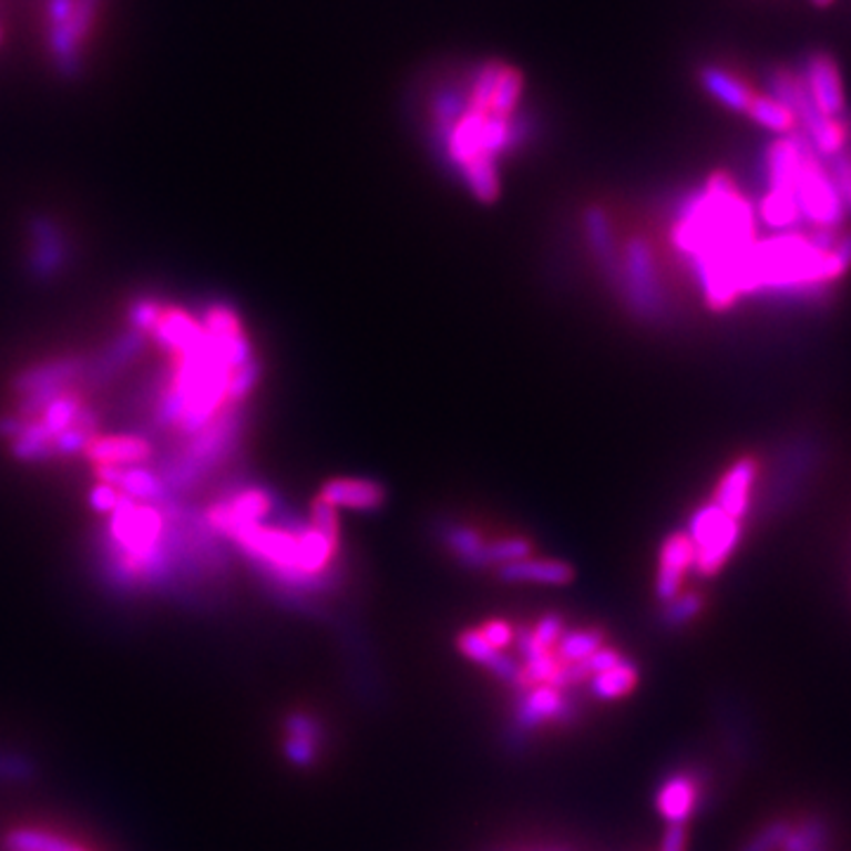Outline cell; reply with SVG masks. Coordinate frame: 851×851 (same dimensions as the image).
Returning a JSON list of instances; mask_svg holds the SVG:
<instances>
[{"instance_id": "6da1fadb", "label": "cell", "mask_w": 851, "mask_h": 851, "mask_svg": "<svg viewBox=\"0 0 851 851\" xmlns=\"http://www.w3.org/2000/svg\"><path fill=\"white\" fill-rule=\"evenodd\" d=\"M757 208L724 171L709 175L705 187L681 204L671 244L690 258L712 310L731 308L740 298L742 258L757 239Z\"/></svg>"}, {"instance_id": "7a4b0ae2", "label": "cell", "mask_w": 851, "mask_h": 851, "mask_svg": "<svg viewBox=\"0 0 851 851\" xmlns=\"http://www.w3.org/2000/svg\"><path fill=\"white\" fill-rule=\"evenodd\" d=\"M851 265V235L816 229L813 237L780 233L755 239L742 258L740 296L757 291H797L835 281Z\"/></svg>"}, {"instance_id": "3957f363", "label": "cell", "mask_w": 851, "mask_h": 851, "mask_svg": "<svg viewBox=\"0 0 851 851\" xmlns=\"http://www.w3.org/2000/svg\"><path fill=\"white\" fill-rule=\"evenodd\" d=\"M102 6L104 0H45V52L52 71L60 79L76 81L83 76L88 43L93 39Z\"/></svg>"}, {"instance_id": "277c9868", "label": "cell", "mask_w": 851, "mask_h": 851, "mask_svg": "<svg viewBox=\"0 0 851 851\" xmlns=\"http://www.w3.org/2000/svg\"><path fill=\"white\" fill-rule=\"evenodd\" d=\"M686 532L696 546L694 571L703 577H715L738 548L742 527L740 521L709 502L690 516Z\"/></svg>"}, {"instance_id": "5b68a950", "label": "cell", "mask_w": 851, "mask_h": 851, "mask_svg": "<svg viewBox=\"0 0 851 851\" xmlns=\"http://www.w3.org/2000/svg\"><path fill=\"white\" fill-rule=\"evenodd\" d=\"M794 199L800 206L802 221L811 223L816 229H835L844 221V204L835 183H832L830 173L821 164V156L811 150L809 142L794 177Z\"/></svg>"}, {"instance_id": "8992f818", "label": "cell", "mask_w": 851, "mask_h": 851, "mask_svg": "<svg viewBox=\"0 0 851 851\" xmlns=\"http://www.w3.org/2000/svg\"><path fill=\"white\" fill-rule=\"evenodd\" d=\"M623 281L629 306L638 317L658 319L663 315V287L653 248L646 239L632 237L623 252Z\"/></svg>"}, {"instance_id": "52a82bcc", "label": "cell", "mask_w": 851, "mask_h": 851, "mask_svg": "<svg viewBox=\"0 0 851 851\" xmlns=\"http://www.w3.org/2000/svg\"><path fill=\"white\" fill-rule=\"evenodd\" d=\"M580 707L573 698H565V690L548 684H530L516 690V703L511 709V726L523 734H532L546 724H567L575 719Z\"/></svg>"}, {"instance_id": "ba28073f", "label": "cell", "mask_w": 851, "mask_h": 851, "mask_svg": "<svg viewBox=\"0 0 851 851\" xmlns=\"http://www.w3.org/2000/svg\"><path fill=\"white\" fill-rule=\"evenodd\" d=\"M696 565V546L688 532L679 530L663 542L658 554V573H655V598L667 603L681 594L686 575Z\"/></svg>"}, {"instance_id": "9c48e42d", "label": "cell", "mask_w": 851, "mask_h": 851, "mask_svg": "<svg viewBox=\"0 0 851 851\" xmlns=\"http://www.w3.org/2000/svg\"><path fill=\"white\" fill-rule=\"evenodd\" d=\"M457 650L464 655L466 660H471L473 665L483 667L490 674H494L496 679H500L506 686H511L513 690L530 686V679L525 677L521 663L516 658H511V655H506L504 650L490 646L485 638H483V634L478 632V629L459 632V636H457Z\"/></svg>"}, {"instance_id": "30bf717a", "label": "cell", "mask_w": 851, "mask_h": 851, "mask_svg": "<svg viewBox=\"0 0 851 851\" xmlns=\"http://www.w3.org/2000/svg\"><path fill=\"white\" fill-rule=\"evenodd\" d=\"M802 81L807 85L811 102L821 114L830 119H840L844 114L847 104H844L842 79H840V69L835 62H832V58L823 55V52L811 55L804 66Z\"/></svg>"}, {"instance_id": "8fae6325", "label": "cell", "mask_w": 851, "mask_h": 851, "mask_svg": "<svg viewBox=\"0 0 851 851\" xmlns=\"http://www.w3.org/2000/svg\"><path fill=\"white\" fill-rule=\"evenodd\" d=\"M700 778L679 771L663 780L658 794H655V809L667 826H686L690 816L700 809Z\"/></svg>"}, {"instance_id": "7c38bea8", "label": "cell", "mask_w": 851, "mask_h": 851, "mask_svg": "<svg viewBox=\"0 0 851 851\" xmlns=\"http://www.w3.org/2000/svg\"><path fill=\"white\" fill-rule=\"evenodd\" d=\"M504 584H540V587H567L575 582V567L561 558L525 556L521 561L496 567Z\"/></svg>"}, {"instance_id": "4fadbf2b", "label": "cell", "mask_w": 851, "mask_h": 851, "mask_svg": "<svg viewBox=\"0 0 851 851\" xmlns=\"http://www.w3.org/2000/svg\"><path fill=\"white\" fill-rule=\"evenodd\" d=\"M757 481V461L752 457H742L726 469L715 492V504L729 513L731 519L742 521L748 516L752 502V488Z\"/></svg>"}, {"instance_id": "5bb4252c", "label": "cell", "mask_w": 851, "mask_h": 851, "mask_svg": "<svg viewBox=\"0 0 851 851\" xmlns=\"http://www.w3.org/2000/svg\"><path fill=\"white\" fill-rule=\"evenodd\" d=\"M386 488L369 478H331L317 496L336 511H377L386 504Z\"/></svg>"}, {"instance_id": "9a60e30c", "label": "cell", "mask_w": 851, "mask_h": 851, "mask_svg": "<svg viewBox=\"0 0 851 851\" xmlns=\"http://www.w3.org/2000/svg\"><path fill=\"white\" fill-rule=\"evenodd\" d=\"M807 150L802 133H790L771 142L767 150V181L771 192H794V177Z\"/></svg>"}, {"instance_id": "2e32d148", "label": "cell", "mask_w": 851, "mask_h": 851, "mask_svg": "<svg viewBox=\"0 0 851 851\" xmlns=\"http://www.w3.org/2000/svg\"><path fill=\"white\" fill-rule=\"evenodd\" d=\"M100 471L131 469L150 457V442L137 435H104L93 438L85 448Z\"/></svg>"}, {"instance_id": "e0dca14e", "label": "cell", "mask_w": 851, "mask_h": 851, "mask_svg": "<svg viewBox=\"0 0 851 851\" xmlns=\"http://www.w3.org/2000/svg\"><path fill=\"white\" fill-rule=\"evenodd\" d=\"M700 83L709 95L731 112H748L752 98L757 95L748 83L736 79L731 71H726L721 66H703Z\"/></svg>"}, {"instance_id": "ac0fdd59", "label": "cell", "mask_w": 851, "mask_h": 851, "mask_svg": "<svg viewBox=\"0 0 851 851\" xmlns=\"http://www.w3.org/2000/svg\"><path fill=\"white\" fill-rule=\"evenodd\" d=\"M638 679H642L638 665L634 660L625 658L619 665L601 671V674H594V677L589 679V694L601 703L623 700L638 686Z\"/></svg>"}, {"instance_id": "d6986e66", "label": "cell", "mask_w": 851, "mask_h": 851, "mask_svg": "<svg viewBox=\"0 0 851 851\" xmlns=\"http://www.w3.org/2000/svg\"><path fill=\"white\" fill-rule=\"evenodd\" d=\"M757 221L765 223L773 233H788V229L802 223L800 206H797L794 192H767L759 202Z\"/></svg>"}, {"instance_id": "ffe728a7", "label": "cell", "mask_w": 851, "mask_h": 851, "mask_svg": "<svg viewBox=\"0 0 851 851\" xmlns=\"http://www.w3.org/2000/svg\"><path fill=\"white\" fill-rule=\"evenodd\" d=\"M532 556V542L525 537H500L485 542L481 552L466 565L471 571H485V567H502L506 563Z\"/></svg>"}, {"instance_id": "44dd1931", "label": "cell", "mask_w": 851, "mask_h": 851, "mask_svg": "<svg viewBox=\"0 0 851 851\" xmlns=\"http://www.w3.org/2000/svg\"><path fill=\"white\" fill-rule=\"evenodd\" d=\"M745 114H748L757 126L767 129L771 133L790 135L792 131H797V116L792 114V110H788L786 104H780L778 100L767 95H755Z\"/></svg>"}, {"instance_id": "7402d4cb", "label": "cell", "mask_w": 851, "mask_h": 851, "mask_svg": "<svg viewBox=\"0 0 851 851\" xmlns=\"http://www.w3.org/2000/svg\"><path fill=\"white\" fill-rule=\"evenodd\" d=\"M461 177L473 192V197L483 204H492L500 199V175H496L494 158L490 156H475L471 164L461 168Z\"/></svg>"}, {"instance_id": "603a6c76", "label": "cell", "mask_w": 851, "mask_h": 851, "mask_svg": "<svg viewBox=\"0 0 851 851\" xmlns=\"http://www.w3.org/2000/svg\"><path fill=\"white\" fill-rule=\"evenodd\" d=\"M606 646V634L601 629H565L556 644V655L563 665L587 660L592 653Z\"/></svg>"}, {"instance_id": "cb8c5ba5", "label": "cell", "mask_w": 851, "mask_h": 851, "mask_svg": "<svg viewBox=\"0 0 851 851\" xmlns=\"http://www.w3.org/2000/svg\"><path fill=\"white\" fill-rule=\"evenodd\" d=\"M584 225H587V235L594 246V254L601 258V263H606L608 268H615L617 263V248L613 239V229L608 223V216L601 208L592 206L584 216Z\"/></svg>"}, {"instance_id": "d4e9b609", "label": "cell", "mask_w": 851, "mask_h": 851, "mask_svg": "<svg viewBox=\"0 0 851 851\" xmlns=\"http://www.w3.org/2000/svg\"><path fill=\"white\" fill-rule=\"evenodd\" d=\"M521 93H523V74L519 69L502 64L500 79H496V88L490 102V114L511 116L521 100Z\"/></svg>"}, {"instance_id": "484cf974", "label": "cell", "mask_w": 851, "mask_h": 851, "mask_svg": "<svg viewBox=\"0 0 851 851\" xmlns=\"http://www.w3.org/2000/svg\"><path fill=\"white\" fill-rule=\"evenodd\" d=\"M442 542H445V546L454 554V558L466 567L473 561V556L481 552L488 540H483L481 532H475L473 527L454 523L442 530Z\"/></svg>"}, {"instance_id": "4316f807", "label": "cell", "mask_w": 851, "mask_h": 851, "mask_svg": "<svg viewBox=\"0 0 851 851\" xmlns=\"http://www.w3.org/2000/svg\"><path fill=\"white\" fill-rule=\"evenodd\" d=\"M703 613V596L698 592H681L677 598L663 603L660 623L667 629H681Z\"/></svg>"}, {"instance_id": "83f0119b", "label": "cell", "mask_w": 851, "mask_h": 851, "mask_svg": "<svg viewBox=\"0 0 851 851\" xmlns=\"http://www.w3.org/2000/svg\"><path fill=\"white\" fill-rule=\"evenodd\" d=\"M500 71H502V64L500 62H488L481 71H478L475 76V83H473V91L466 100V110H473V112H490V102H492V95H494V88H496V79H500Z\"/></svg>"}, {"instance_id": "f1b7e54d", "label": "cell", "mask_w": 851, "mask_h": 851, "mask_svg": "<svg viewBox=\"0 0 851 851\" xmlns=\"http://www.w3.org/2000/svg\"><path fill=\"white\" fill-rule=\"evenodd\" d=\"M788 830H790V821L786 819L771 821L761 830H757L755 835L740 847V851H778L788 835Z\"/></svg>"}, {"instance_id": "f546056e", "label": "cell", "mask_w": 851, "mask_h": 851, "mask_svg": "<svg viewBox=\"0 0 851 851\" xmlns=\"http://www.w3.org/2000/svg\"><path fill=\"white\" fill-rule=\"evenodd\" d=\"M12 851H81L71 842L45 835V832H20L12 842Z\"/></svg>"}, {"instance_id": "4dcf8cb0", "label": "cell", "mask_w": 851, "mask_h": 851, "mask_svg": "<svg viewBox=\"0 0 851 851\" xmlns=\"http://www.w3.org/2000/svg\"><path fill=\"white\" fill-rule=\"evenodd\" d=\"M830 177L844 204V211H851V152H840L830 158Z\"/></svg>"}, {"instance_id": "1f68e13d", "label": "cell", "mask_w": 851, "mask_h": 851, "mask_svg": "<svg viewBox=\"0 0 851 851\" xmlns=\"http://www.w3.org/2000/svg\"><path fill=\"white\" fill-rule=\"evenodd\" d=\"M563 632H565V619L556 613H548L540 619L535 629H532V638H535L540 646L554 650L558 644V638L563 636Z\"/></svg>"}, {"instance_id": "d6a6232c", "label": "cell", "mask_w": 851, "mask_h": 851, "mask_svg": "<svg viewBox=\"0 0 851 851\" xmlns=\"http://www.w3.org/2000/svg\"><path fill=\"white\" fill-rule=\"evenodd\" d=\"M478 632L483 634V638H485L490 646L500 648V650L509 648L513 642H516V629H513V625L506 623V619H500V617L485 619L483 627L478 629Z\"/></svg>"}, {"instance_id": "836d02e7", "label": "cell", "mask_w": 851, "mask_h": 851, "mask_svg": "<svg viewBox=\"0 0 851 851\" xmlns=\"http://www.w3.org/2000/svg\"><path fill=\"white\" fill-rule=\"evenodd\" d=\"M623 660H625V655L619 653L617 648H611V646H601L596 653H592V655H589L587 660H580V665H582L584 674H587V681H589V679L594 677V674L606 671V669H611V667L619 665V663H623Z\"/></svg>"}, {"instance_id": "e575fe53", "label": "cell", "mask_w": 851, "mask_h": 851, "mask_svg": "<svg viewBox=\"0 0 851 851\" xmlns=\"http://www.w3.org/2000/svg\"><path fill=\"white\" fill-rule=\"evenodd\" d=\"M688 832L686 826H667L660 840V851H686Z\"/></svg>"}, {"instance_id": "d590c367", "label": "cell", "mask_w": 851, "mask_h": 851, "mask_svg": "<svg viewBox=\"0 0 851 851\" xmlns=\"http://www.w3.org/2000/svg\"><path fill=\"white\" fill-rule=\"evenodd\" d=\"M811 3H813L816 8H828V6L832 3V0H811Z\"/></svg>"}, {"instance_id": "8d00e7d4", "label": "cell", "mask_w": 851, "mask_h": 851, "mask_svg": "<svg viewBox=\"0 0 851 851\" xmlns=\"http://www.w3.org/2000/svg\"><path fill=\"white\" fill-rule=\"evenodd\" d=\"M542 851H565V849H542Z\"/></svg>"}, {"instance_id": "74e56055", "label": "cell", "mask_w": 851, "mask_h": 851, "mask_svg": "<svg viewBox=\"0 0 851 851\" xmlns=\"http://www.w3.org/2000/svg\"><path fill=\"white\" fill-rule=\"evenodd\" d=\"M816 851H828V849H816Z\"/></svg>"}]
</instances>
